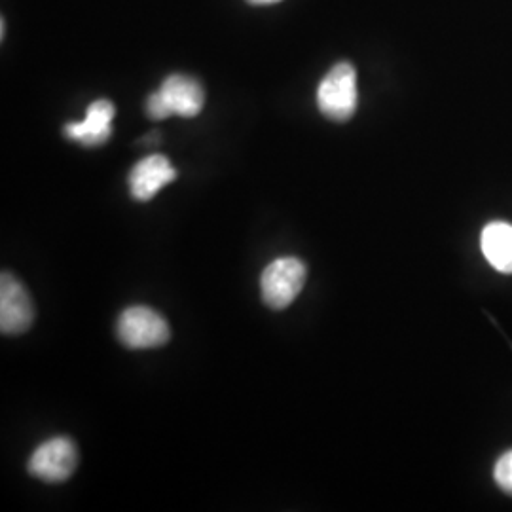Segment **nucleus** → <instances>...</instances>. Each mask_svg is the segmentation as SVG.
Segmentation results:
<instances>
[{
	"mask_svg": "<svg viewBox=\"0 0 512 512\" xmlns=\"http://www.w3.org/2000/svg\"><path fill=\"white\" fill-rule=\"evenodd\" d=\"M205 105L202 84L184 74H171L162 88L152 93L147 101V114L152 120H164L169 116L194 118Z\"/></svg>",
	"mask_w": 512,
	"mask_h": 512,
	"instance_id": "obj_1",
	"label": "nucleus"
},
{
	"mask_svg": "<svg viewBox=\"0 0 512 512\" xmlns=\"http://www.w3.org/2000/svg\"><path fill=\"white\" fill-rule=\"evenodd\" d=\"M359 103L357 73L348 61L334 65L317 88V107L332 122H348Z\"/></svg>",
	"mask_w": 512,
	"mask_h": 512,
	"instance_id": "obj_2",
	"label": "nucleus"
},
{
	"mask_svg": "<svg viewBox=\"0 0 512 512\" xmlns=\"http://www.w3.org/2000/svg\"><path fill=\"white\" fill-rule=\"evenodd\" d=\"M308 277L306 264L296 256L277 258L260 277L262 300L272 310H287L302 293Z\"/></svg>",
	"mask_w": 512,
	"mask_h": 512,
	"instance_id": "obj_3",
	"label": "nucleus"
},
{
	"mask_svg": "<svg viewBox=\"0 0 512 512\" xmlns=\"http://www.w3.org/2000/svg\"><path fill=\"white\" fill-rule=\"evenodd\" d=\"M116 332L129 349H154L167 344L171 330L164 317L148 306H131L118 319Z\"/></svg>",
	"mask_w": 512,
	"mask_h": 512,
	"instance_id": "obj_4",
	"label": "nucleus"
},
{
	"mask_svg": "<svg viewBox=\"0 0 512 512\" xmlns=\"http://www.w3.org/2000/svg\"><path fill=\"white\" fill-rule=\"evenodd\" d=\"M78 465V450L69 437H55L38 446L29 459V473L44 482H65Z\"/></svg>",
	"mask_w": 512,
	"mask_h": 512,
	"instance_id": "obj_5",
	"label": "nucleus"
},
{
	"mask_svg": "<svg viewBox=\"0 0 512 512\" xmlns=\"http://www.w3.org/2000/svg\"><path fill=\"white\" fill-rule=\"evenodd\" d=\"M35 321V306L25 285L16 275L4 272L0 277V330L16 336L31 329Z\"/></svg>",
	"mask_w": 512,
	"mask_h": 512,
	"instance_id": "obj_6",
	"label": "nucleus"
},
{
	"mask_svg": "<svg viewBox=\"0 0 512 512\" xmlns=\"http://www.w3.org/2000/svg\"><path fill=\"white\" fill-rule=\"evenodd\" d=\"M177 179V169L162 154L148 156L133 165L129 173V190L137 202H150L165 184Z\"/></svg>",
	"mask_w": 512,
	"mask_h": 512,
	"instance_id": "obj_7",
	"label": "nucleus"
},
{
	"mask_svg": "<svg viewBox=\"0 0 512 512\" xmlns=\"http://www.w3.org/2000/svg\"><path fill=\"white\" fill-rule=\"evenodd\" d=\"M114 114H116V107L107 99L93 101L82 122H73L65 126V135L84 147L105 145L112 135Z\"/></svg>",
	"mask_w": 512,
	"mask_h": 512,
	"instance_id": "obj_8",
	"label": "nucleus"
},
{
	"mask_svg": "<svg viewBox=\"0 0 512 512\" xmlns=\"http://www.w3.org/2000/svg\"><path fill=\"white\" fill-rule=\"evenodd\" d=\"M486 260L501 274H512V224L490 222L480 236Z\"/></svg>",
	"mask_w": 512,
	"mask_h": 512,
	"instance_id": "obj_9",
	"label": "nucleus"
},
{
	"mask_svg": "<svg viewBox=\"0 0 512 512\" xmlns=\"http://www.w3.org/2000/svg\"><path fill=\"white\" fill-rule=\"evenodd\" d=\"M494 478L497 486L505 494L512 495V450L497 459L494 467Z\"/></svg>",
	"mask_w": 512,
	"mask_h": 512,
	"instance_id": "obj_10",
	"label": "nucleus"
},
{
	"mask_svg": "<svg viewBox=\"0 0 512 512\" xmlns=\"http://www.w3.org/2000/svg\"><path fill=\"white\" fill-rule=\"evenodd\" d=\"M249 4H255V6H264V4H275V2H281V0H247Z\"/></svg>",
	"mask_w": 512,
	"mask_h": 512,
	"instance_id": "obj_11",
	"label": "nucleus"
}]
</instances>
